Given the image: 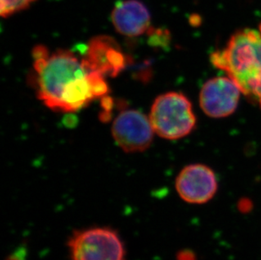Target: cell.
<instances>
[{
	"instance_id": "1",
	"label": "cell",
	"mask_w": 261,
	"mask_h": 260,
	"mask_svg": "<svg viewBox=\"0 0 261 260\" xmlns=\"http://www.w3.org/2000/svg\"><path fill=\"white\" fill-rule=\"evenodd\" d=\"M211 62L261 109V29L237 31L222 49L211 55Z\"/></svg>"
},
{
	"instance_id": "2",
	"label": "cell",
	"mask_w": 261,
	"mask_h": 260,
	"mask_svg": "<svg viewBox=\"0 0 261 260\" xmlns=\"http://www.w3.org/2000/svg\"><path fill=\"white\" fill-rule=\"evenodd\" d=\"M37 96L47 108L61 109L62 101L87 76L83 61L67 50H59L46 59H35Z\"/></svg>"
},
{
	"instance_id": "3",
	"label": "cell",
	"mask_w": 261,
	"mask_h": 260,
	"mask_svg": "<svg viewBox=\"0 0 261 260\" xmlns=\"http://www.w3.org/2000/svg\"><path fill=\"white\" fill-rule=\"evenodd\" d=\"M150 120L154 131L167 140L185 137L196 125L192 104L179 92H168L158 96L151 107Z\"/></svg>"
},
{
	"instance_id": "4",
	"label": "cell",
	"mask_w": 261,
	"mask_h": 260,
	"mask_svg": "<svg viewBox=\"0 0 261 260\" xmlns=\"http://www.w3.org/2000/svg\"><path fill=\"white\" fill-rule=\"evenodd\" d=\"M67 246L69 260H125V246L118 231L109 226L75 230Z\"/></svg>"
},
{
	"instance_id": "5",
	"label": "cell",
	"mask_w": 261,
	"mask_h": 260,
	"mask_svg": "<svg viewBox=\"0 0 261 260\" xmlns=\"http://www.w3.org/2000/svg\"><path fill=\"white\" fill-rule=\"evenodd\" d=\"M112 134L123 151L141 152L152 142L154 128L150 118L144 113L137 110H126L114 121Z\"/></svg>"
},
{
	"instance_id": "6",
	"label": "cell",
	"mask_w": 261,
	"mask_h": 260,
	"mask_svg": "<svg viewBox=\"0 0 261 260\" xmlns=\"http://www.w3.org/2000/svg\"><path fill=\"white\" fill-rule=\"evenodd\" d=\"M176 190L189 204L209 202L218 189L217 176L212 168L203 164H191L182 168L176 178Z\"/></svg>"
},
{
	"instance_id": "7",
	"label": "cell",
	"mask_w": 261,
	"mask_h": 260,
	"mask_svg": "<svg viewBox=\"0 0 261 260\" xmlns=\"http://www.w3.org/2000/svg\"><path fill=\"white\" fill-rule=\"evenodd\" d=\"M241 94L232 79L215 77L207 81L201 88L200 108L211 118H226L236 111Z\"/></svg>"
},
{
	"instance_id": "8",
	"label": "cell",
	"mask_w": 261,
	"mask_h": 260,
	"mask_svg": "<svg viewBox=\"0 0 261 260\" xmlns=\"http://www.w3.org/2000/svg\"><path fill=\"white\" fill-rule=\"evenodd\" d=\"M88 71L114 77L125 66V59L116 41L108 36L94 37L89 42L87 56L82 60Z\"/></svg>"
},
{
	"instance_id": "9",
	"label": "cell",
	"mask_w": 261,
	"mask_h": 260,
	"mask_svg": "<svg viewBox=\"0 0 261 260\" xmlns=\"http://www.w3.org/2000/svg\"><path fill=\"white\" fill-rule=\"evenodd\" d=\"M111 19L117 32L126 37H138L150 28V13L139 0L117 3L112 11Z\"/></svg>"
},
{
	"instance_id": "10",
	"label": "cell",
	"mask_w": 261,
	"mask_h": 260,
	"mask_svg": "<svg viewBox=\"0 0 261 260\" xmlns=\"http://www.w3.org/2000/svg\"><path fill=\"white\" fill-rule=\"evenodd\" d=\"M88 80L90 86H91V92L94 98L104 97L109 92V86L107 85L106 81L104 80L103 74L97 71L88 72Z\"/></svg>"
},
{
	"instance_id": "11",
	"label": "cell",
	"mask_w": 261,
	"mask_h": 260,
	"mask_svg": "<svg viewBox=\"0 0 261 260\" xmlns=\"http://www.w3.org/2000/svg\"><path fill=\"white\" fill-rule=\"evenodd\" d=\"M34 1L36 0H0V15L2 17H10L29 7Z\"/></svg>"
},
{
	"instance_id": "12",
	"label": "cell",
	"mask_w": 261,
	"mask_h": 260,
	"mask_svg": "<svg viewBox=\"0 0 261 260\" xmlns=\"http://www.w3.org/2000/svg\"><path fill=\"white\" fill-rule=\"evenodd\" d=\"M33 57H34L35 60V59H46V58H48L49 55H48L47 48L39 45L35 47L33 50Z\"/></svg>"
}]
</instances>
